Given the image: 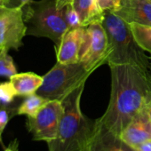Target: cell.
Here are the masks:
<instances>
[{
	"instance_id": "9c48e42d",
	"label": "cell",
	"mask_w": 151,
	"mask_h": 151,
	"mask_svg": "<svg viewBox=\"0 0 151 151\" xmlns=\"http://www.w3.org/2000/svg\"><path fill=\"white\" fill-rule=\"evenodd\" d=\"M82 151H133L132 147L116 135L93 123L90 137Z\"/></svg>"
},
{
	"instance_id": "2e32d148",
	"label": "cell",
	"mask_w": 151,
	"mask_h": 151,
	"mask_svg": "<svg viewBox=\"0 0 151 151\" xmlns=\"http://www.w3.org/2000/svg\"><path fill=\"white\" fill-rule=\"evenodd\" d=\"M128 25L138 45L151 53V25L139 22H130Z\"/></svg>"
},
{
	"instance_id": "277c9868",
	"label": "cell",
	"mask_w": 151,
	"mask_h": 151,
	"mask_svg": "<svg viewBox=\"0 0 151 151\" xmlns=\"http://www.w3.org/2000/svg\"><path fill=\"white\" fill-rule=\"evenodd\" d=\"M26 35L51 39L55 47L69 30L65 17L66 8H58L57 0L31 1L23 8Z\"/></svg>"
},
{
	"instance_id": "3957f363",
	"label": "cell",
	"mask_w": 151,
	"mask_h": 151,
	"mask_svg": "<svg viewBox=\"0 0 151 151\" xmlns=\"http://www.w3.org/2000/svg\"><path fill=\"white\" fill-rule=\"evenodd\" d=\"M101 24L109 40L108 65L131 64L151 71L150 57L138 45L126 22L113 12H105Z\"/></svg>"
},
{
	"instance_id": "83f0119b",
	"label": "cell",
	"mask_w": 151,
	"mask_h": 151,
	"mask_svg": "<svg viewBox=\"0 0 151 151\" xmlns=\"http://www.w3.org/2000/svg\"><path fill=\"white\" fill-rule=\"evenodd\" d=\"M150 70H151V57H150Z\"/></svg>"
},
{
	"instance_id": "5b68a950",
	"label": "cell",
	"mask_w": 151,
	"mask_h": 151,
	"mask_svg": "<svg viewBox=\"0 0 151 151\" xmlns=\"http://www.w3.org/2000/svg\"><path fill=\"white\" fill-rule=\"evenodd\" d=\"M92 72L81 62H57L43 77V84L37 93L49 101H61L68 94L86 84Z\"/></svg>"
},
{
	"instance_id": "f546056e",
	"label": "cell",
	"mask_w": 151,
	"mask_h": 151,
	"mask_svg": "<svg viewBox=\"0 0 151 151\" xmlns=\"http://www.w3.org/2000/svg\"><path fill=\"white\" fill-rule=\"evenodd\" d=\"M0 1H1V0H0Z\"/></svg>"
},
{
	"instance_id": "e0dca14e",
	"label": "cell",
	"mask_w": 151,
	"mask_h": 151,
	"mask_svg": "<svg viewBox=\"0 0 151 151\" xmlns=\"http://www.w3.org/2000/svg\"><path fill=\"white\" fill-rule=\"evenodd\" d=\"M17 73V69L14 60L9 55L7 50L0 51V77H5L10 78Z\"/></svg>"
},
{
	"instance_id": "ba28073f",
	"label": "cell",
	"mask_w": 151,
	"mask_h": 151,
	"mask_svg": "<svg viewBox=\"0 0 151 151\" xmlns=\"http://www.w3.org/2000/svg\"><path fill=\"white\" fill-rule=\"evenodd\" d=\"M26 31L22 8L11 9L0 6V51L19 50Z\"/></svg>"
},
{
	"instance_id": "5bb4252c",
	"label": "cell",
	"mask_w": 151,
	"mask_h": 151,
	"mask_svg": "<svg viewBox=\"0 0 151 151\" xmlns=\"http://www.w3.org/2000/svg\"><path fill=\"white\" fill-rule=\"evenodd\" d=\"M71 4L77 11L83 27L93 22H102L105 12L100 8L97 0H73Z\"/></svg>"
},
{
	"instance_id": "7c38bea8",
	"label": "cell",
	"mask_w": 151,
	"mask_h": 151,
	"mask_svg": "<svg viewBox=\"0 0 151 151\" xmlns=\"http://www.w3.org/2000/svg\"><path fill=\"white\" fill-rule=\"evenodd\" d=\"M114 14L127 23L151 25V2L148 0H121L119 8Z\"/></svg>"
},
{
	"instance_id": "8fae6325",
	"label": "cell",
	"mask_w": 151,
	"mask_h": 151,
	"mask_svg": "<svg viewBox=\"0 0 151 151\" xmlns=\"http://www.w3.org/2000/svg\"><path fill=\"white\" fill-rule=\"evenodd\" d=\"M86 27L68 30L62 37L56 50L57 62L62 64L77 63L79 61V52L83 43Z\"/></svg>"
},
{
	"instance_id": "603a6c76",
	"label": "cell",
	"mask_w": 151,
	"mask_h": 151,
	"mask_svg": "<svg viewBox=\"0 0 151 151\" xmlns=\"http://www.w3.org/2000/svg\"><path fill=\"white\" fill-rule=\"evenodd\" d=\"M133 151H151V140L143 142L134 147H132Z\"/></svg>"
},
{
	"instance_id": "6da1fadb",
	"label": "cell",
	"mask_w": 151,
	"mask_h": 151,
	"mask_svg": "<svg viewBox=\"0 0 151 151\" xmlns=\"http://www.w3.org/2000/svg\"><path fill=\"white\" fill-rule=\"evenodd\" d=\"M111 71L109 102L96 125L119 135L145 107L151 94V71L131 64L109 65Z\"/></svg>"
},
{
	"instance_id": "8992f818",
	"label": "cell",
	"mask_w": 151,
	"mask_h": 151,
	"mask_svg": "<svg viewBox=\"0 0 151 151\" xmlns=\"http://www.w3.org/2000/svg\"><path fill=\"white\" fill-rule=\"evenodd\" d=\"M109 40L101 22H93L86 27L79 52V62L90 72L107 63Z\"/></svg>"
},
{
	"instance_id": "ac0fdd59",
	"label": "cell",
	"mask_w": 151,
	"mask_h": 151,
	"mask_svg": "<svg viewBox=\"0 0 151 151\" xmlns=\"http://www.w3.org/2000/svg\"><path fill=\"white\" fill-rule=\"evenodd\" d=\"M16 96V92L10 81L0 83V107L9 106Z\"/></svg>"
},
{
	"instance_id": "d6986e66",
	"label": "cell",
	"mask_w": 151,
	"mask_h": 151,
	"mask_svg": "<svg viewBox=\"0 0 151 151\" xmlns=\"http://www.w3.org/2000/svg\"><path fill=\"white\" fill-rule=\"evenodd\" d=\"M65 17H66V22L68 23V29H73L83 27L79 19V16L72 6V4H68L65 6Z\"/></svg>"
},
{
	"instance_id": "9a60e30c",
	"label": "cell",
	"mask_w": 151,
	"mask_h": 151,
	"mask_svg": "<svg viewBox=\"0 0 151 151\" xmlns=\"http://www.w3.org/2000/svg\"><path fill=\"white\" fill-rule=\"evenodd\" d=\"M49 101V100L42 97L41 95L33 93L26 96L23 101L16 109V115L27 116V117H34Z\"/></svg>"
},
{
	"instance_id": "cb8c5ba5",
	"label": "cell",
	"mask_w": 151,
	"mask_h": 151,
	"mask_svg": "<svg viewBox=\"0 0 151 151\" xmlns=\"http://www.w3.org/2000/svg\"><path fill=\"white\" fill-rule=\"evenodd\" d=\"M18 149H19V142L17 139H14L9 144V146L4 151H18Z\"/></svg>"
},
{
	"instance_id": "f1b7e54d",
	"label": "cell",
	"mask_w": 151,
	"mask_h": 151,
	"mask_svg": "<svg viewBox=\"0 0 151 151\" xmlns=\"http://www.w3.org/2000/svg\"><path fill=\"white\" fill-rule=\"evenodd\" d=\"M148 1H149V2H151V0H148Z\"/></svg>"
},
{
	"instance_id": "52a82bcc",
	"label": "cell",
	"mask_w": 151,
	"mask_h": 151,
	"mask_svg": "<svg viewBox=\"0 0 151 151\" xmlns=\"http://www.w3.org/2000/svg\"><path fill=\"white\" fill-rule=\"evenodd\" d=\"M62 114L61 101H49L34 117H28L26 126L33 139L46 143L53 140L57 137Z\"/></svg>"
},
{
	"instance_id": "4316f807",
	"label": "cell",
	"mask_w": 151,
	"mask_h": 151,
	"mask_svg": "<svg viewBox=\"0 0 151 151\" xmlns=\"http://www.w3.org/2000/svg\"><path fill=\"white\" fill-rule=\"evenodd\" d=\"M1 134H2V131L0 129V141H1Z\"/></svg>"
},
{
	"instance_id": "7a4b0ae2",
	"label": "cell",
	"mask_w": 151,
	"mask_h": 151,
	"mask_svg": "<svg viewBox=\"0 0 151 151\" xmlns=\"http://www.w3.org/2000/svg\"><path fill=\"white\" fill-rule=\"evenodd\" d=\"M85 86L75 89L61 101L63 114L57 137L47 143L48 151H82L90 137L94 121H90L80 107Z\"/></svg>"
},
{
	"instance_id": "ffe728a7",
	"label": "cell",
	"mask_w": 151,
	"mask_h": 151,
	"mask_svg": "<svg viewBox=\"0 0 151 151\" xmlns=\"http://www.w3.org/2000/svg\"><path fill=\"white\" fill-rule=\"evenodd\" d=\"M100 8L103 12H116L120 6L121 0H97Z\"/></svg>"
},
{
	"instance_id": "44dd1931",
	"label": "cell",
	"mask_w": 151,
	"mask_h": 151,
	"mask_svg": "<svg viewBox=\"0 0 151 151\" xmlns=\"http://www.w3.org/2000/svg\"><path fill=\"white\" fill-rule=\"evenodd\" d=\"M31 0H1L0 1V6L11 9L23 8Z\"/></svg>"
},
{
	"instance_id": "484cf974",
	"label": "cell",
	"mask_w": 151,
	"mask_h": 151,
	"mask_svg": "<svg viewBox=\"0 0 151 151\" xmlns=\"http://www.w3.org/2000/svg\"><path fill=\"white\" fill-rule=\"evenodd\" d=\"M146 108H147V110L148 115H149L150 119H151V94L149 95V97L147 99V104H146Z\"/></svg>"
},
{
	"instance_id": "4fadbf2b",
	"label": "cell",
	"mask_w": 151,
	"mask_h": 151,
	"mask_svg": "<svg viewBox=\"0 0 151 151\" xmlns=\"http://www.w3.org/2000/svg\"><path fill=\"white\" fill-rule=\"evenodd\" d=\"M17 96L26 97L36 93L43 84V77L33 72L16 73L10 78Z\"/></svg>"
},
{
	"instance_id": "d4e9b609",
	"label": "cell",
	"mask_w": 151,
	"mask_h": 151,
	"mask_svg": "<svg viewBox=\"0 0 151 151\" xmlns=\"http://www.w3.org/2000/svg\"><path fill=\"white\" fill-rule=\"evenodd\" d=\"M72 1H73V0H57V6L60 9L64 8L67 5L71 4Z\"/></svg>"
},
{
	"instance_id": "7402d4cb",
	"label": "cell",
	"mask_w": 151,
	"mask_h": 151,
	"mask_svg": "<svg viewBox=\"0 0 151 151\" xmlns=\"http://www.w3.org/2000/svg\"><path fill=\"white\" fill-rule=\"evenodd\" d=\"M10 120V111L6 107H0V129L2 132Z\"/></svg>"
},
{
	"instance_id": "30bf717a",
	"label": "cell",
	"mask_w": 151,
	"mask_h": 151,
	"mask_svg": "<svg viewBox=\"0 0 151 151\" xmlns=\"http://www.w3.org/2000/svg\"><path fill=\"white\" fill-rule=\"evenodd\" d=\"M120 138L131 147L151 140V119L146 107L126 125Z\"/></svg>"
}]
</instances>
